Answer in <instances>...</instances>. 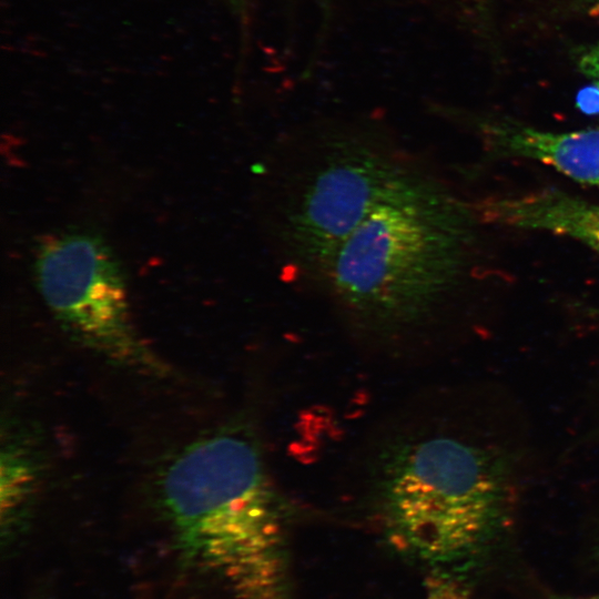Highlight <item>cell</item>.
I'll return each instance as SVG.
<instances>
[{
  "label": "cell",
  "mask_w": 599,
  "mask_h": 599,
  "mask_svg": "<svg viewBox=\"0 0 599 599\" xmlns=\"http://www.w3.org/2000/svg\"><path fill=\"white\" fill-rule=\"evenodd\" d=\"M424 599L477 598L461 575L448 568H434L425 579Z\"/></svg>",
  "instance_id": "9"
},
{
  "label": "cell",
  "mask_w": 599,
  "mask_h": 599,
  "mask_svg": "<svg viewBox=\"0 0 599 599\" xmlns=\"http://www.w3.org/2000/svg\"><path fill=\"white\" fill-rule=\"evenodd\" d=\"M37 278L47 305L81 344L126 368L167 373L134 333L123 277L100 240L72 233L45 241L37 258Z\"/></svg>",
  "instance_id": "5"
},
{
  "label": "cell",
  "mask_w": 599,
  "mask_h": 599,
  "mask_svg": "<svg viewBox=\"0 0 599 599\" xmlns=\"http://www.w3.org/2000/svg\"><path fill=\"white\" fill-rule=\"evenodd\" d=\"M581 9L592 17H599V0H580Z\"/></svg>",
  "instance_id": "11"
},
{
  "label": "cell",
  "mask_w": 599,
  "mask_h": 599,
  "mask_svg": "<svg viewBox=\"0 0 599 599\" xmlns=\"http://www.w3.org/2000/svg\"><path fill=\"white\" fill-rule=\"evenodd\" d=\"M456 1L461 2V3H475L479 0H456Z\"/></svg>",
  "instance_id": "14"
},
{
  "label": "cell",
  "mask_w": 599,
  "mask_h": 599,
  "mask_svg": "<svg viewBox=\"0 0 599 599\" xmlns=\"http://www.w3.org/2000/svg\"><path fill=\"white\" fill-rule=\"evenodd\" d=\"M479 126L496 155L539 161L577 182L599 186V130L552 132L509 119Z\"/></svg>",
  "instance_id": "6"
},
{
  "label": "cell",
  "mask_w": 599,
  "mask_h": 599,
  "mask_svg": "<svg viewBox=\"0 0 599 599\" xmlns=\"http://www.w3.org/2000/svg\"><path fill=\"white\" fill-rule=\"evenodd\" d=\"M376 479L387 542L433 568L473 560L509 525L511 471L494 449L446 436L405 440L385 453Z\"/></svg>",
  "instance_id": "4"
},
{
  "label": "cell",
  "mask_w": 599,
  "mask_h": 599,
  "mask_svg": "<svg viewBox=\"0 0 599 599\" xmlns=\"http://www.w3.org/2000/svg\"><path fill=\"white\" fill-rule=\"evenodd\" d=\"M488 222L548 231L581 241L599 253V205L558 190L490 199L475 207Z\"/></svg>",
  "instance_id": "7"
},
{
  "label": "cell",
  "mask_w": 599,
  "mask_h": 599,
  "mask_svg": "<svg viewBox=\"0 0 599 599\" xmlns=\"http://www.w3.org/2000/svg\"><path fill=\"white\" fill-rule=\"evenodd\" d=\"M473 212L423 166L346 240L322 293L362 333L392 339L422 331L464 280Z\"/></svg>",
  "instance_id": "2"
},
{
  "label": "cell",
  "mask_w": 599,
  "mask_h": 599,
  "mask_svg": "<svg viewBox=\"0 0 599 599\" xmlns=\"http://www.w3.org/2000/svg\"><path fill=\"white\" fill-rule=\"evenodd\" d=\"M423 166L374 118L325 119L284 134L263 172L266 233L283 281L322 293L346 240Z\"/></svg>",
  "instance_id": "1"
},
{
  "label": "cell",
  "mask_w": 599,
  "mask_h": 599,
  "mask_svg": "<svg viewBox=\"0 0 599 599\" xmlns=\"http://www.w3.org/2000/svg\"><path fill=\"white\" fill-rule=\"evenodd\" d=\"M578 70L591 79L599 89V42L583 47L576 54Z\"/></svg>",
  "instance_id": "10"
},
{
  "label": "cell",
  "mask_w": 599,
  "mask_h": 599,
  "mask_svg": "<svg viewBox=\"0 0 599 599\" xmlns=\"http://www.w3.org/2000/svg\"><path fill=\"white\" fill-rule=\"evenodd\" d=\"M160 493L187 562L216 573L237 599H292L284 506L251 436L227 430L190 445Z\"/></svg>",
  "instance_id": "3"
},
{
  "label": "cell",
  "mask_w": 599,
  "mask_h": 599,
  "mask_svg": "<svg viewBox=\"0 0 599 599\" xmlns=\"http://www.w3.org/2000/svg\"><path fill=\"white\" fill-rule=\"evenodd\" d=\"M319 7L321 9L325 10L328 6H329V2L331 0H314Z\"/></svg>",
  "instance_id": "13"
},
{
  "label": "cell",
  "mask_w": 599,
  "mask_h": 599,
  "mask_svg": "<svg viewBox=\"0 0 599 599\" xmlns=\"http://www.w3.org/2000/svg\"><path fill=\"white\" fill-rule=\"evenodd\" d=\"M0 481L2 526H11L35 487V466L24 448L10 444L2 449Z\"/></svg>",
  "instance_id": "8"
},
{
  "label": "cell",
  "mask_w": 599,
  "mask_h": 599,
  "mask_svg": "<svg viewBox=\"0 0 599 599\" xmlns=\"http://www.w3.org/2000/svg\"><path fill=\"white\" fill-rule=\"evenodd\" d=\"M551 599H599V596H590V597H567V596H557Z\"/></svg>",
  "instance_id": "12"
}]
</instances>
